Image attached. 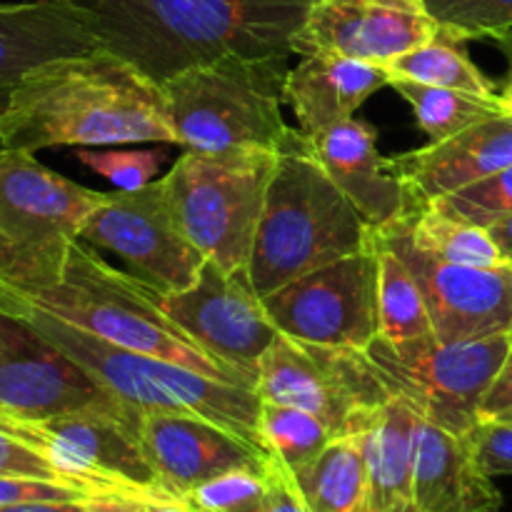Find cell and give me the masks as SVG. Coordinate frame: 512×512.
Listing matches in <instances>:
<instances>
[{"instance_id": "cell-36", "label": "cell", "mask_w": 512, "mask_h": 512, "mask_svg": "<svg viewBox=\"0 0 512 512\" xmlns=\"http://www.w3.org/2000/svg\"><path fill=\"white\" fill-rule=\"evenodd\" d=\"M0 475H15V478H35V480H50V483L70 485L58 470L53 468L50 460L28 443L15 438L13 433L0 425ZM75 488V485H73Z\"/></svg>"}, {"instance_id": "cell-33", "label": "cell", "mask_w": 512, "mask_h": 512, "mask_svg": "<svg viewBox=\"0 0 512 512\" xmlns=\"http://www.w3.org/2000/svg\"><path fill=\"white\" fill-rule=\"evenodd\" d=\"M425 205L440 210V213L453 215V218L488 228L495 220L512 215V165L490 175V178L480 180V183L468 185L458 193L435 198Z\"/></svg>"}, {"instance_id": "cell-18", "label": "cell", "mask_w": 512, "mask_h": 512, "mask_svg": "<svg viewBox=\"0 0 512 512\" xmlns=\"http://www.w3.org/2000/svg\"><path fill=\"white\" fill-rule=\"evenodd\" d=\"M140 443L160 485L175 500L230 470H265L270 463L268 453L230 430L198 415L170 410L143 413Z\"/></svg>"}, {"instance_id": "cell-1", "label": "cell", "mask_w": 512, "mask_h": 512, "mask_svg": "<svg viewBox=\"0 0 512 512\" xmlns=\"http://www.w3.org/2000/svg\"><path fill=\"white\" fill-rule=\"evenodd\" d=\"M175 143L163 88L110 50L68 55L30 70L0 113V148H105Z\"/></svg>"}, {"instance_id": "cell-35", "label": "cell", "mask_w": 512, "mask_h": 512, "mask_svg": "<svg viewBox=\"0 0 512 512\" xmlns=\"http://www.w3.org/2000/svg\"><path fill=\"white\" fill-rule=\"evenodd\" d=\"M468 438L480 468L490 478L512 475V423H508V420L483 418L470 430Z\"/></svg>"}, {"instance_id": "cell-39", "label": "cell", "mask_w": 512, "mask_h": 512, "mask_svg": "<svg viewBox=\"0 0 512 512\" xmlns=\"http://www.w3.org/2000/svg\"><path fill=\"white\" fill-rule=\"evenodd\" d=\"M508 410H512V345L503 368H500L498 378H495L493 388H490V393L485 395L483 410H480V420L500 418V415L508 413Z\"/></svg>"}, {"instance_id": "cell-38", "label": "cell", "mask_w": 512, "mask_h": 512, "mask_svg": "<svg viewBox=\"0 0 512 512\" xmlns=\"http://www.w3.org/2000/svg\"><path fill=\"white\" fill-rule=\"evenodd\" d=\"M268 483L270 493L263 512H308L293 473L275 458H270L268 463Z\"/></svg>"}, {"instance_id": "cell-37", "label": "cell", "mask_w": 512, "mask_h": 512, "mask_svg": "<svg viewBox=\"0 0 512 512\" xmlns=\"http://www.w3.org/2000/svg\"><path fill=\"white\" fill-rule=\"evenodd\" d=\"M93 498L85 490L73 485L50 483V480L15 478V475H0V505L30 503V500H88Z\"/></svg>"}, {"instance_id": "cell-28", "label": "cell", "mask_w": 512, "mask_h": 512, "mask_svg": "<svg viewBox=\"0 0 512 512\" xmlns=\"http://www.w3.org/2000/svg\"><path fill=\"white\" fill-rule=\"evenodd\" d=\"M410 240L433 258L455 265H475V268H493L503 265L498 245L490 238L488 228L453 218L448 213L423 205L405 218Z\"/></svg>"}, {"instance_id": "cell-4", "label": "cell", "mask_w": 512, "mask_h": 512, "mask_svg": "<svg viewBox=\"0 0 512 512\" xmlns=\"http://www.w3.org/2000/svg\"><path fill=\"white\" fill-rule=\"evenodd\" d=\"M0 310L18 315L33 325L43 338L83 365L108 393L130 408L140 413L170 410V413L198 415L268 453L258 438L260 398L255 390L208 378L198 370L170 360L118 348L88 330L55 318L48 310L28 303L5 288H0Z\"/></svg>"}, {"instance_id": "cell-3", "label": "cell", "mask_w": 512, "mask_h": 512, "mask_svg": "<svg viewBox=\"0 0 512 512\" xmlns=\"http://www.w3.org/2000/svg\"><path fill=\"white\" fill-rule=\"evenodd\" d=\"M290 55L228 53L165 80V115L175 143L198 153L308 145L283 118Z\"/></svg>"}, {"instance_id": "cell-31", "label": "cell", "mask_w": 512, "mask_h": 512, "mask_svg": "<svg viewBox=\"0 0 512 512\" xmlns=\"http://www.w3.org/2000/svg\"><path fill=\"white\" fill-rule=\"evenodd\" d=\"M268 493V468L230 470L190 490L183 503L195 512H263Z\"/></svg>"}, {"instance_id": "cell-34", "label": "cell", "mask_w": 512, "mask_h": 512, "mask_svg": "<svg viewBox=\"0 0 512 512\" xmlns=\"http://www.w3.org/2000/svg\"><path fill=\"white\" fill-rule=\"evenodd\" d=\"M440 25L463 40L512 30V0H425Z\"/></svg>"}, {"instance_id": "cell-13", "label": "cell", "mask_w": 512, "mask_h": 512, "mask_svg": "<svg viewBox=\"0 0 512 512\" xmlns=\"http://www.w3.org/2000/svg\"><path fill=\"white\" fill-rule=\"evenodd\" d=\"M278 333L328 348L365 350L380 335L373 245L300 275L263 298Z\"/></svg>"}, {"instance_id": "cell-16", "label": "cell", "mask_w": 512, "mask_h": 512, "mask_svg": "<svg viewBox=\"0 0 512 512\" xmlns=\"http://www.w3.org/2000/svg\"><path fill=\"white\" fill-rule=\"evenodd\" d=\"M375 230L418 280L435 338L443 343H468L512 335L510 263L475 268L433 258L410 240L405 218Z\"/></svg>"}, {"instance_id": "cell-20", "label": "cell", "mask_w": 512, "mask_h": 512, "mask_svg": "<svg viewBox=\"0 0 512 512\" xmlns=\"http://www.w3.org/2000/svg\"><path fill=\"white\" fill-rule=\"evenodd\" d=\"M100 48L90 15L78 0L0 3V93L30 70Z\"/></svg>"}, {"instance_id": "cell-12", "label": "cell", "mask_w": 512, "mask_h": 512, "mask_svg": "<svg viewBox=\"0 0 512 512\" xmlns=\"http://www.w3.org/2000/svg\"><path fill=\"white\" fill-rule=\"evenodd\" d=\"M80 240L118 255L133 278L160 295L190 288L205 263L175 218L163 178L138 190L105 193L83 223Z\"/></svg>"}, {"instance_id": "cell-24", "label": "cell", "mask_w": 512, "mask_h": 512, "mask_svg": "<svg viewBox=\"0 0 512 512\" xmlns=\"http://www.w3.org/2000/svg\"><path fill=\"white\" fill-rule=\"evenodd\" d=\"M415 420L418 415L403 400L388 398L358 428L368 465V512H418L413 490Z\"/></svg>"}, {"instance_id": "cell-17", "label": "cell", "mask_w": 512, "mask_h": 512, "mask_svg": "<svg viewBox=\"0 0 512 512\" xmlns=\"http://www.w3.org/2000/svg\"><path fill=\"white\" fill-rule=\"evenodd\" d=\"M443 33L425 0H313L293 55L333 53L385 65Z\"/></svg>"}, {"instance_id": "cell-26", "label": "cell", "mask_w": 512, "mask_h": 512, "mask_svg": "<svg viewBox=\"0 0 512 512\" xmlns=\"http://www.w3.org/2000/svg\"><path fill=\"white\" fill-rule=\"evenodd\" d=\"M465 43L468 40L458 38L443 25V33L438 38L410 50V53L398 55L383 68L388 70V78H408L415 83L463 90V93L495 100L498 90L490 83L488 75L468 58Z\"/></svg>"}, {"instance_id": "cell-15", "label": "cell", "mask_w": 512, "mask_h": 512, "mask_svg": "<svg viewBox=\"0 0 512 512\" xmlns=\"http://www.w3.org/2000/svg\"><path fill=\"white\" fill-rule=\"evenodd\" d=\"M83 410L140 413L108 393L33 325L0 310V413L43 420Z\"/></svg>"}, {"instance_id": "cell-42", "label": "cell", "mask_w": 512, "mask_h": 512, "mask_svg": "<svg viewBox=\"0 0 512 512\" xmlns=\"http://www.w3.org/2000/svg\"><path fill=\"white\" fill-rule=\"evenodd\" d=\"M490 238L498 245L500 255H503L505 263L512 265V215H505V218L495 220V223L488 225Z\"/></svg>"}, {"instance_id": "cell-23", "label": "cell", "mask_w": 512, "mask_h": 512, "mask_svg": "<svg viewBox=\"0 0 512 512\" xmlns=\"http://www.w3.org/2000/svg\"><path fill=\"white\" fill-rule=\"evenodd\" d=\"M383 65L333 53L303 55L285 78V103L293 108L305 140L353 118L355 110L388 85Z\"/></svg>"}, {"instance_id": "cell-19", "label": "cell", "mask_w": 512, "mask_h": 512, "mask_svg": "<svg viewBox=\"0 0 512 512\" xmlns=\"http://www.w3.org/2000/svg\"><path fill=\"white\" fill-rule=\"evenodd\" d=\"M308 150L373 228L398 223L425 205L393 158L380 155L378 133L365 120L348 118L333 125L310 138Z\"/></svg>"}, {"instance_id": "cell-47", "label": "cell", "mask_w": 512, "mask_h": 512, "mask_svg": "<svg viewBox=\"0 0 512 512\" xmlns=\"http://www.w3.org/2000/svg\"><path fill=\"white\" fill-rule=\"evenodd\" d=\"M5 100H8V93H0V113H3L5 108Z\"/></svg>"}, {"instance_id": "cell-9", "label": "cell", "mask_w": 512, "mask_h": 512, "mask_svg": "<svg viewBox=\"0 0 512 512\" xmlns=\"http://www.w3.org/2000/svg\"><path fill=\"white\" fill-rule=\"evenodd\" d=\"M512 335L443 343L435 335L390 343L375 338L363 350L375 375L418 418L468 435L478 425L485 395L510 353Z\"/></svg>"}, {"instance_id": "cell-40", "label": "cell", "mask_w": 512, "mask_h": 512, "mask_svg": "<svg viewBox=\"0 0 512 512\" xmlns=\"http://www.w3.org/2000/svg\"><path fill=\"white\" fill-rule=\"evenodd\" d=\"M88 512H150L148 500L133 495H93L88 498Z\"/></svg>"}, {"instance_id": "cell-43", "label": "cell", "mask_w": 512, "mask_h": 512, "mask_svg": "<svg viewBox=\"0 0 512 512\" xmlns=\"http://www.w3.org/2000/svg\"><path fill=\"white\" fill-rule=\"evenodd\" d=\"M150 512H195L183 500H148Z\"/></svg>"}, {"instance_id": "cell-21", "label": "cell", "mask_w": 512, "mask_h": 512, "mask_svg": "<svg viewBox=\"0 0 512 512\" xmlns=\"http://www.w3.org/2000/svg\"><path fill=\"white\" fill-rule=\"evenodd\" d=\"M423 203L458 193L512 165V120L498 113L450 138L393 158Z\"/></svg>"}, {"instance_id": "cell-10", "label": "cell", "mask_w": 512, "mask_h": 512, "mask_svg": "<svg viewBox=\"0 0 512 512\" xmlns=\"http://www.w3.org/2000/svg\"><path fill=\"white\" fill-rule=\"evenodd\" d=\"M143 413H83L30 420L0 413V425L38 450L75 488L90 495H133L143 500H175L160 485L143 443Z\"/></svg>"}, {"instance_id": "cell-25", "label": "cell", "mask_w": 512, "mask_h": 512, "mask_svg": "<svg viewBox=\"0 0 512 512\" xmlns=\"http://www.w3.org/2000/svg\"><path fill=\"white\" fill-rule=\"evenodd\" d=\"M293 478L308 512H368V465L360 430L330 440Z\"/></svg>"}, {"instance_id": "cell-6", "label": "cell", "mask_w": 512, "mask_h": 512, "mask_svg": "<svg viewBox=\"0 0 512 512\" xmlns=\"http://www.w3.org/2000/svg\"><path fill=\"white\" fill-rule=\"evenodd\" d=\"M15 295L118 348L170 360L208 378L248 388L238 373L210 358L170 320L153 288L105 263L95 248L80 238L70 245L63 273L53 283L33 293Z\"/></svg>"}, {"instance_id": "cell-14", "label": "cell", "mask_w": 512, "mask_h": 512, "mask_svg": "<svg viewBox=\"0 0 512 512\" xmlns=\"http://www.w3.org/2000/svg\"><path fill=\"white\" fill-rule=\"evenodd\" d=\"M160 305L210 358L228 365L255 390L258 365L278 335L255 293L248 270H225L205 260L198 278L180 293L160 295Z\"/></svg>"}, {"instance_id": "cell-22", "label": "cell", "mask_w": 512, "mask_h": 512, "mask_svg": "<svg viewBox=\"0 0 512 512\" xmlns=\"http://www.w3.org/2000/svg\"><path fill=\"white\" fill-rule=\"evenodd\" d=\"M415 508L418 512H500L503 495L480 468L468 435L415 420Z\"/></svg>"}, {"instance_id": "cell-5", "label": "cell", "mask_w": 512, "mask_h": 512, "mask_svg": "<svg viewBox=\"0 0 512 512\" xmlns=\"http://www.w3.org/2000/svg\"><path fill=\"white\" fill-rule=\"evenodd\" d=\"M375 228L328 178L308 145L278 158L248 278L260 298L300 275L370 248Z\"/></svg>"}, {"instance_id": "cell-30", "label": "cell", "mask_w": 512, "mask_h": 512, "mask_svg": "<svg viewBox=\"0 0 512 512\" xmlns=\"http://www.w3.org/2000/svg\"><path fill=\"white\" fill-rule=\"evenodd\" d=\"M258 438L270 458L280 460L290 473L313 463L335 438L333 430L308 410L260 400Z\"/></svg>"}, {"instance_id": "cell-46", "label": "cell", "mask_w": 512, "mask_h": 512, "mask_svg": "<svg viewBox=\"0 0 512 512\" xmlns=\"http://www.w3.org/2000/svg\"><path fill=\"white\" fill-rule=\"evenodd\" d=\"M495 420H508V423H512V410H508V413H503L500 418H495Z\"/></svg>"}, {"instance_id": "cell-7", "label": "cell", "mask_w": 512, "mask_h": 512, "mask_svg": "<svg viewBox=\"0 0 512 512\" xmlns=\"http://www.w3.org/2000/svg\"><path fill=\"white\" fill-rule=\"evenodd\" d=\"M103 195L53 173L33 153L0 148V285L33 293L53 283Z\"/></svg>"}, {"instance_id": "cell-11", "label": "cell", "mask_w": 512, "mask_h": 512, "mask_svg": "<svg viewBox=\"0 0 512 512\" xmlns=\"http://www.w3.org/2000/svg\"><path fill=\"white\" fill-rule=\"evenodd\" d=\"M255 393L265 403L318 415L335 438L355 433L390 398L363 350L303 343L283 333L260 358Z\"/></svg>"}, {"instance_id": "cell-44", "label": "cell", "mask_w": 512, "mask_h": 512, "mask_svg": "<svg viewBox=\"0 0 512 512\" xmlns=\"http://www.w3.org/2000/svg\"><path fill=\"white\" fill-rule=\"evenodd\" d=\"M495 45L500 48V53L505 55V63H508V80H512V30H505V33L493 35Z\"/></svg>"}, {"instance_id": "cell-8", "label": "cell", "mask_w": 512, "mask_h": 512, "mask_svg": "<svg viewBox=\"0 0 512 512\" xmlns=\"http://www.w3.org/2000/svg\"><path fill=\"white\" fill-rule=\"evenodd\" d=\"M278 158L273 150H185L163 175L175 218L205 260L248 270Z\"/></svg>"}, {"instance_id": "cell-32", "label": "cell", "mask_w": 512, "mask_h": 512, "mask_svg": "<svg viewBox=\"0 0 512 512\" xmlns=\"http://www.w3.org/2000/svg\"><path fill=\"white\" fill-rule=\"evenodd\" d=\"M78 148L75 158L90 168L93 173L103 175L115 185V190H138L158 180L155 175L168 160L163 148Z\"/></svg>"}, {"instance_id": "cell-2", "label": "cell", "mask_w": 512, "mask_h": 512, "mask_svg": "<svg viewBox=\"0 0 512 512\" xmlns=\"http://www.w3.org/2000/svg\"><path fill=\"white\" fill-rule=\"evenodd\" d=\"M100 48L158 85L220 55H293L313 0H78Z\"/></svg>"}, {"instance_id": "cell-29", "label": "cell", "mask_w": 512, "mask_h": 512, "mask_svg": "<svg viewBox=\"0 0 512 512\" xmlns=\"http://www.w3.org/2000/svg\"><path fill=\"white\" fill-rule=\"evenodd\" d=\"M388 85L413 108L415 123L428 135L430 143L450 138V135L500 113L498 98H480V95L463 93V90L415 83L408 78H390Z\"/></svg>"}, {"instance_id": "cell-41", "label": "cell", "mask_w": 512, "mask_h": 512, "mask_svg": "<svg viewBox=\"0 0 512 512\" xmlns=\"http://www.w3.org/2000/svg\"><path fill=\"white\" fill-rule=\"evenodd\" d=\"M88 500H30V503L0 505V512H88Z\"/></svg>"}, {"instance_id": "cell-45", "label": "cell", "mask_w": 512, "mask_h": 512, "mask_svg": "<svg viewBox=\"0 0 512 512\" xmlns=\"http://www.w3.org/2000/svg\"><path fill=\"white\" fill-rule=\"evenodd\" d=\"M498 108H500V113L508 115V118L512 120V80H508V85H505V88L498 93Z\"/></svg>"}, {"instance_id": "cell-27", "label": "cell", "mask_w": 512, "mask_h": 512, "mask_svg": "<svg viewBox=\"0 0 512 512\" xmlns=\"http://www.w3.org/2000/svg\"><path fill=\"white\" fill-rule=\"evenodd\" d=\"M378 255V320L380 338L390 343L433 335L428 303L408 265L380 240L375 230Z\"/></svg>"}]
</instances>
